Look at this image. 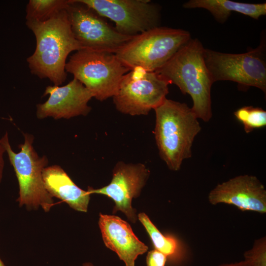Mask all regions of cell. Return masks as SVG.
<instances>
[{
	"label": "cell",
	"mask_w": 266,
	"mask_h": 266,
	"mask_svg": "<svg viewBox=\"0 0 266 266\" xmlns=\"http://www.w3.org/2000/svg\"><path fill=\"white\" fill-rule=\"evenodd\" d=\"M26 23L36 39L35 50L27 59L31 72L41 79L48 78L54 85H61L67 76L68 55L83 49L72 33L66 9L46 21Z\"/></svg>",
	"instance_id": "6da1fadb"
},
{
	"label": "cell",
	"mask_w": 266,
	"mask_h": 266,
	"mask_svg": "<svg viewBox=\"0 0 266 266\" xmlns=\"http://www.w3.org/2000/svg\"><path fill=\"white\" fill-rule=\"evenodd\" d=\"M204 50L198 38H191L156 72L183 94L189 95L191 108L198 119L208 122L212 116L211 89L214 83L204 62Z\"/></svg>",
	"instance_id": "7a4b0ae2"
},
{
	"label": "cell",
	"mask_w": 266,
	"mask_h": 266,
	"mask_svg": "<svg viewBox=\"0 0 266 266\" xmlns=\"http://www.w3.org/2000/svg\"><path fill=\"white\" fill-rule=\"evenodd\" d=\"M154 110L160 156L169 169L178 171L192 156L193 142L201 130L198 118L186 103L167 98Z\"/></svg>",
	"instance_id": "3957f363"
},
{
	"label": "cell",
	"mask_w": 266,
	"mask_h": 266,
	"mask_svg": "<svg viewBox=\"0 0 266 266\" xmlns=\"http://www.w3.org/2000/svg\"><path fill=\"white\" fill-rule=\"evenodd\" d=\"M191 38L187 31L159 26L133 36L115 54L130 70L156 71Z\"/></svg>",
	"instance_id": "277c9868"
},
{
	"label": "cell",
	"mask_w": 266,
	"mask_h": 266,
	"mask_svg": "<svg viewBox=\"0 0 266 266\" xmlns=\"http://www.w3.org/2000/svg\"><path fill=\"white\" fill-rule=\"evenodd\" d=\"M65 70L100 101L116 94L123 76L130 70L115 53L85 48L70 57Z\"/></svg>",
	"instance_id": "5b68a950"
},
{
	"label": "cell",
	"mask_w": 266,
	"mask_h": 266,
	"mask_svg": "<svg viewBox=\"0 0 266 266\" xmlns=\"http://www.w3.org/2000/svg\"><path fill=\"white\" fill-rule=\"evenodd\" d=\"M24 142L19 145L21 150L18 153L12 150L7 132L0 139L18 181L17 201L20 206L25 205L30 209H38L40 206L45 212H48L54 201L42 178V172L48 160L46 156L40 157L35 151L33 145V136L29 133H24Z\"/></svg>",
	"instance_id": "8992f818"
},
{
	"label": "cell",
	"mask_w": 266,
	"mask_h": 266,
	"mask_svg": "<svg viewBox=\"0 0 266 266\" xmlns=\"http://www.w3.org/2000/svg\"><path fill=\"white\" fill-rule=\"evenodd\" d=\"M265 37L256 48L243 53H222L204 48V60L213 82L233 81L258 88L266 93Z\"/></svg>",
	"instance_id": "52a82bcc"
},
{
	"label": "cell",
	"mask_w": 266,
	"mask_h": 266,
	"mask_svg": "<svg viewBox=\"0 0 266 266\" xmlns=\"http://www.w3.org/2000/svg\"><path fill=\"white\" fill-rule=\"evenodd\" d=\"M169 83L156 71L135 67L125 74L112 97L116 109L131 116L147 115L161 105Z\"/></svg>",
	"instance_id": "ba28073f"
},
{
	"label": "cell",
	"mask_w": 266,
	"mask_h": 266,
	"mask_svg": "<svg viewBox=\"0 0 266 266\" xmlns=\"http://www.w3.org/2000/svg\"><path fill=\"white\" fill-rule=\"evenodd\" d=\"M109 19L122 34L133 37L160 26V7L149 0H78Z\"/></svg>",
	"instance_id": "9c48e42d"
},
{
	"label": "cell",
	"mask_w": 266,
	"mask_h": 266,
	"mask_svg": "<svg viewBox=\"0 0 266 266\" xmlns=\"http://www.w3.org/2000/svg\"><path fill=\"white\" fill-rule=\"evenodd\" d=\"M71 29L82 48L115 53L132 37L121 34L105 18L78 0L66 9Z\"/></svg>",
	"instance_id": "30bf717a"
},
{
	"label": "cell",
	"mask_w": 266,
	"mask_h": 266,
	"mask_svg": "<svg viewBox=\"0 0 266 266\" xmlns=\"http://www.w3.org/2000/svg\"><path fill=\"white\" fill-rule=\"evenodd\" d=\"M150 171L141 163L127 164L119 162L113 170L110 183L99 189L89 187L90 194L103 195L115 202L113 212L121 211L133 223L136 221L135 210L132 206L133 198L138 197L149 176Z\"/></svg>",
	"instance_id": "8fae6325"
},
{
	"label": "cell",
	"mask_w": 266,
	"mask_h": 266,
	"mask_svg": "<svg viewBox=\"0 0 266 266\" xmlns=\"http://www.w3.org/2000/svg\"><path fill=\"white\" fill-rule=\"evenodd\" d=\"M47 95H49L48 99L44 103L36 105L38 119H69L86 116L91 110L88 102L94 98L93 94L74 78L63 86H47L43 96Z\"/></svg>",
	"instance_id": "7c38bea8"
},
{
	"label": "cell",
	"mask_w": 266,
	"mask_h": 266,
	"mask_svg": "<svg viewBox=\"0 0 266 266\" xmlns=\"http://www.w3.org/2000/svg\"><path fill=\"white\" fill-rule=\"evenodd\" d=\"M208 200L212 205L226 203L242 211L266 213V190L254 175H240L218 184L209 193Z\"/></svg>",
	"instance_id": "4fadbf2b"
},
{
	"label": "cell",
	"mask_w": 266,
	"mask_h": 266,
	"mask_svg": "<svg viewBox=\"0 0 266 266\" xmlns=\"http://www.w3.org/2000/svg\"><path fill=\"white\" fill-rule=\"evenodd\" d=\"M99 225L105 245L115 252L126 266H134L138 256L148 249L129 224L118 216L100 213Z\"/></svg>",
	"instance_id": "5bb4252c"
},
{
	"label": "cell",
	"mask_w": 266,
	"mask_h": 266,
	"mask_svg": "<svg viewBox=\"0 0 266 266\" xmlns=\"http://www.w3.org/2000/svg\"><path fill=\"white\" fill-rule=\"evenodd\" d=\"M42 178L46 189L52 197L60 199L76 211H87L91 194L78 187L61 166H46Z\"/></svg>",
	"instance_id": "9a60e30c"
},
{
	"label": "cell",
	"mask_w": 266,
	"mask_h": 266,
	"mask_svg": "<svg viewBox=\"0 0 266 266\" xmlns=\"http://www.w3.org/2000/svg\"><path fill=\"white\" fill-rule=\"evenodd\" d=\"M185 8H204L209 11L215 20L225 23L232 12H236L258 19L266 14V3H249L230 0H190L183 4Z\"/></svg>",
	"instance_id": "2e32d148"
},
{
	"label": "cell",
	"mask_w": 266,
	"mask_h": 266,
	"mask_svg": "<svg viewBox=\"0 0 266 266\" xmlns=\"http://www.w3.org/2000/svg\"><path fill=\"white\" fill-rule=\"evenodd\" d=\"M137 217L150 237L155 249L170 259L178 260L181 258L180 246L176 238L163 234L144 213H140Z\"/></svg>",
	"instance_id": "e0dca14e"
},
{
	"label": "cell",
	"mask_w": 266,
	"mask_h": 266,
	"mask_svg": "<svg viewBox=\"0 0 266 266\" xmlns=\"http://www.w3.org/2000/svg\"><path fill=\"white\" fill-rule=\"evenodd\" d=\"M69 0H30L26 6V20L44 22L66 9Z\"/></svg>",
	"instance_id": "ac0fdd59"
},
{
	"label": "cell",
	"mask_w": 266,
	"mask_h": 266,
	"mask_svg": "<svg viewBox=\"0 0 266 266\" xmlns=\"http://www.w3.org/2000/svg\"><path fill=\"white\" fill-rule=\"evenodd\" d=\"M234 114L243 124L246 133L266 125V111L262 108L244 106L237 109Z\"/></svg>",
	"instance_id": "d6986e66"
},
{
	"label": "cell",
	"mask_w": 266,
	"mask_h": 266,
	"mask_svg": "<svg viewBox=\"0 0 266 266\" xmlns=\"http://www.w3.org/2000/svg\"><path fill=\"white\" fill-rule=\"evenodd\" d=\"M243 256V261L249 266H266V237L255 240L252 248Z\"/></svg>",
	"instance_id": "ffe728a7"
},
{
	"label": "cell",
	"mask_w": 266,
	"mask_h": 266,
	"mask_svg": "<svg viewBox=\"0 0 266 266\" xmlns=\"http://www.w3.org/2000/svg\"><path fill=\"white\" fill-rule=\"evenodd\" d=\"M167 257L161 252L154 249L148 252L146 257L147 266H165Z\"/></svg>",
	"instance_id": "44dd1931"
},
{
	"label": "cell",
	"mask_w": 266,
	"mask_h": 266,
	"mask_svg": "<svg viewBox=\"0 0 266 266\" xmlns=\"http://www.w3.org/2000/svg\"><path fill=\"white\" fill-rule=\"evenodd\" d=\"M4 152H5V148L0 141V183L2 180L4 168L3 154Z\"/></svg>",
	"instance_id": "7402d4cb"
},
{
	"label": "cell",
	"mask_w": 266,
	"mask_h": 266,
	"mask_svg": "<svg viewBox=\"0 0 266 266\" xmlns=\"http://www.w3.org/2000/svg\"><path fill=\"white\" fill-rule=\"evenodd\" d=\"M217 266H249L244 261L231 263H224Z\"/></svg>",
	"instance_id": "603a6c76"
},
{
	"label": "cell",
	"mask_w": 266,
	"mask_h": 266,
	"mask_svg": "<svg viewBox=\"0 0 266 266\" xmlns=\"http://www.w3.org/2000/svg\"><path fill=\"white\" fill-rule=\"evenodd\" d=\"M82 266H95L92 263H84Z\"/></svg>",
	"instance_id": "cb8c5ba5"
},
{
	"label": "cell",
	"mask_w": 266,
	"mask_h": 266,
	"mask_svg": "<svg viewBox=\"0 0 266 266\" xmlns=\"http://www.w3.org/2000/svg\"><path fill=\"white\" fill-rule=\"evenodd\" d=\"M0 266H5L4 263H3L2 260H1L0 258Z\"/></svg>",
	"instance_id": "d4e9b609"
}]
</instances>
